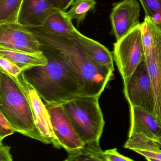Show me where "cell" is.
Instances as JSON below:
<instances>
[{"label":"cell","instance_id":"4316f807","mask_svg":"<svg viewBox=\"0 0 161 161\" xmlns=\"http://www.w3.org/2000/svg\"><path fill=\"white\" fill-rule=\"evenodd\" d=\"M60 9L66 12L67 10L72 5L75 0H58Z\"/></svg>","mask_w":161,"mask_h":161},{"label":"cell","instance_id":"4fadbf2b","mask_svg":"<svg viewBox=\"0 0 161 161\" xmlns=\"http://www.w3.org/2000/svg\"><path fill=\"white\" fill-rule=\"evenodd\" d=\"M130 129L129 135L142 133L158 140L161 137V121L153 113L140 107L130 105Z\"/></svg>","mask_w":161,"mask_h":161},{"label":"cell","instance_id":"8fae6325","mask_svg":"<svg viewBox=\"0 0 161 161\" xmlns=\"http://www.w3.org/2000/svg\"><path fill=\"white\" fill-rule=\"evenodd\" d=\"M140 6L136 0H122L114 3L110 19L117 41L140 25Z\"/></svg>","mask_w":161,"mask_h":161},{"label":"cell","instance_id":"484cf974","mask_svg":"<svg viewBox=\"0 0 161 161\" xmlns=\"http://www.w3.org/2000/svg\"><path fill=\"white\" fill-rule=\"evenodd\" d=\"M11 149L10 146L4 145L2 141H0V161H13Z\"/></svg>","mask_w":161,"mask_h":161},{"label":"cell","instance_id":"9c48e42d","mask_svg":"<svg viewBox=\"0 0 161 161\" xmlns=\"http://www.w3.org/2000/svg\"><path fill=\"white\" fill-rule=\"evenodd\" d=\"M49 113L54 134L61 147L67 152L82 147L84 143L77 134L63 104L45 103Z\"/></svg>","mask_w":161,"mask_h":161},{"label":"cell","instance_id":"30bf717a","mask_svg":"<svg viewBox=\"0 0 161 161\" xmlns=\"http://www.w3.org/2000/svg\"><path fill=\"white\" fill-rule=\"evenodd\" d=\"M149 22L153 39L150 53L145 56V60L154 97V114L161 121V27L150 17Z\"/></svg>","mask_w":161,"mask_h":161},{"label":"cell","instance_id":"8992f818","mask_svg":"<svg viewBox=\"0 0 161 161\" xmlns=\"http://www.w3.org/2000/svg\"><path fill=\"white\" fill-rule=\"evenodd\" d=\"M124 93L129 105L140 107L154 114V100L151 81L145 59L131 77Z\"/></svg>","mask_w":161,"mask_h":161},{"label":"cell","instance_id":"2e32d148","mask_svg":"<svg viewBox=\"0 0 161 161\" xmlns=\"http://www.w3.org/2000/svg\"><path fill=\"white\" fill-rule=\"evenodd\" d=\"M0 57L14 63L22 71L34 67L47 65L48 62L43 51L31 53L0 47Z\"/></svg>","mask_w":161,"mask_h":161},{"label":"cell","instance_id":"7a4b0ae2","mask_svg":"<svg viewBox=\"0 0 161 161\" xmlns=\"http://www.w3.org/2000/svg\"><path fill=\"white\" fill-rule=\"evenodd\" d=\"M40 43L61 55L81 77L85 84L82 96L100 97L113 78L114 70L91 59L77 40L58 36L43 27H26Z\"/></svg>","mask_w":161,"mask_h":161},{"label":"cell","instance_id":"603a6c76","mask_svg":"<svg viewBox=\"0 0 161 161\" xmlns=\"http://www.w3.org/2000/svg\"><path fill=\"white\" fill-rule=\"evenodd\" d=\"M0 68L14 78H17L22 72L20 68L14 63L2 57H0Z\"/></svg>","mask_w":161,"mask_h":161},{"label":"cell","instance_id":"7402d4cb","mask_svg":"<svg viewBox=\"0 0 161 161\" xmlns=\"http://www.w3.org/2000/svg\"><path fill=\"white\" fill-rule=\"evenodd\" d=\"M145 16L151 18L156 14H161V0H139Z\"/></svg>","mask_w":161,"mask_h":161},{"label":"cell","instance_id":"ffe728a7","mask_svg":"<svg viewBox=\"0 0 161 161\" xmlns=\"http://www.w3.org/2000/svg\"><path fill=\"white\" fill-rule=\"evenodd\" d=\"M96 4V0H75L66 14L71 20L76 19L79 25L84 20L88 13L95 11Z\"/></svg>","mask_w":161,"mask_h":161},{"label":"cell","instance_id":"52a82bcc","mask_svg":"<svg viewBox=\"0 0 161 161\" xmlns=\"http://www.w3.org/2000/svg\"><path fill=\"white\" fill-rule=\"evenodd\" d=\"M16 78L30 103L37 130L47 140L48 144H52L54 147L61 148L54 134L46 104L37 91L26 80L22 72Z\"/></svg>","mask_w":161,"mask_h":161},{"label":"cell","instance_id":"9a60e30c","mask_svg":"<svg viewBox=\"0 0 161 161\" xmlns=\"http://www.w3.org/2000/svg\"><path fill=\"white\" fill-rule=\"evenodd\" d=\"M74 39L77 40L88 56L99 64L114 70L112 53L104 46L77 31Z\"/></svg>","mask_w":161,"mask_h":161},{"label":"cell","instance_id":"3957f363","mask_svg":"<svg viewBox=\"0 0 161 161\" xmlns=\"http://www.w3.org/2000/svg\"><path fill=\"white\" fill-rule=\"evenodd\" d=\"M0 112L16 132L48 144L37 130L30 103L16 78L1 68Z\"/></svg>","mask_w":161,"mask_h":161},{"label":"cell","instance_id":"d6986e66","mask_svg":"<svg viewBox=\"0 0 161 161\" xmlns=\"http://www.w3.org/2000/svg\"><path fill=\"white\" fill-rule=\"evenodd\" d=\"M24 0H0V24L18 23Z\"/></svg>","mask_w":161,"mask_h":161},{"label":"cell","instance_id":"ac0fdd59","mask_svg":"<svg viewBox=\"0 0 161 161\" xmlns=\"http://www.w3.org/2000/svg\"><path fill=\"white\" fill-rule=\"evenodd\" d=\"M66 161H105L99 141L86 143L82 147L68 152Z\"/></svg>","mask_w":161,"mask_h":161},{"label":"cell","instance_id":"e0dca14e","mask_svg":"<svg viewBox=\"0 0 161 161\" xmlns=\"http://www.w3.org/2000/svg\"><path fill=\"white\" fill-rule=\"evenodd\" d=\"M43 27L52 33L67 39H74L78 31L66 12L63 11L51 16Z\"/></svg>","mask_w":161,"mask_h":161},{"label":"cell","instance_id":"6da1fadb","mask_svg":"<svg viewBox=\"0 0 161 161\" xmlns=\"http://www.w3.org/2000/svg\"><path fill=\"white\" fill-rule=\"evenodd\" d=\"M48 59L46 66L22 71L26 80L36 89L45 103H64L82 96L85 84L81 77L68 63L49 47L41 44Z\"/></svg>","mask_w":161,"mask_h":161},{"label":"cell","instance_id":"cb8c5ba5","mask_svg":"<svg viewBox=\"0 0 161 161\" xmlns=\"http://www.w3.org/2000/svg\"><path fill=\"white\" fill-rule=\"evenodd\" d=\"M15 132V130L3 114L0 112V141H2L7 136L14 134Z\"/></svg>","mask_w":161,"mask_h":161},{"label":"cell","instance_id":"d4e9b609","mask_svg":"<svg viewBox=\"0 0 161 161\" xmlns=\"http://www.w3.org/2000/svg\"><path fill=\"white\" fill-rule=\"evenodd\" d=\"M105 161H133L132 159L120 154L116 148L103 151Z\"/></svg>","mask_w":161,"mask_h":161},{"label":"cell","instance_id":"ba28073f","mask_svg":"<svg viewBox=\"0 0 161 161\" xmlns=\"http://www.w3.org/2000/svg\"><path fill=\"white\" fill-rule=\"evenodd\" d=\"M0 47L31 53L42 52L38 38L19 23L0 24Z\"/></svg>","mask_w":161,"mask_h":161},{"label":"cell","instance_id":"7c38bea8","mask_svg":"<svg viewBox=\"0 0 161 161\" xmlns=\"http://www.w3.org/2000/svg\"><path fill=\"white\" fill-rule=\"evenodd\" d=\"M60 11L58 0H24L18 23L25 27H43L51 16Z\"/></svg>","mask_w":161,"mask_h":161},{"label":"cell","instance_id":"5b68a950","mask_svg":"<svg viewBox=\"0 0 161 161\" xmlns=\"http://www.w3.org/2000/svg\"><path fill=\"white\" fill-rule=\"evenodd\" d=\"M113 53L125 87L138 66L145 59L141 24L114 43Z\"/></svg>","mask_w":161,"mask_h":161},{"label":"cell","instance_id":"83f0119b","mask_svg":"<svg viewBox=\"0 0 161 161\" xmlns=\"http://www.w3.org/2000/svg\"><path fill=\"white\" fill-rule=\"evenodd\" d=\"M159 140V142H160V144H161V137H160V138H159V140Z\"/></svg>","mask_w":161,"mask_h":161},{"label":"cell","instance_id":"5bb4252c","mask_svg":"<svg viewBox=\"0 0 161 161\" xmlns=\"http://www.w3.org/2000/svg\"><path fill=\"white\" fill-rule=\"evenodd\" d=\"M124 147L135 152L150 161H161V146L159 140L150 138L142 133L129 135Z\"/></svg>","mask_w":161,"mask_h":161},{"label":"cell","instance_id":"277c9868","mask_svg":"<svg viewBox=\"0 0 161 161\" xmlns=\"http://www.w3.org/2000/svg\"><path fill=\"white\" fill-rule=\"evenodd\" d=\"M99 97L79 96L63 103L65 112L84 144L99 141L105 121Z\"/></svg>","mask_w":161,"mask_h":161},{"label":"cell","instance_id":"44dd1931","mask_svg":"<svg viewBox=\"0 0 161 161\" xmlns=\"http://www.w3.org/2000/svg\"><path fill=\"white\" fill-rule=\"evenodd\" d=\"M142 41L145 51V56L150 53L153 43V33L149 22V17L145 16L144 21L141 23Z\"/></svg>","mask_w":161,"mask_h":161}]
</instances>
